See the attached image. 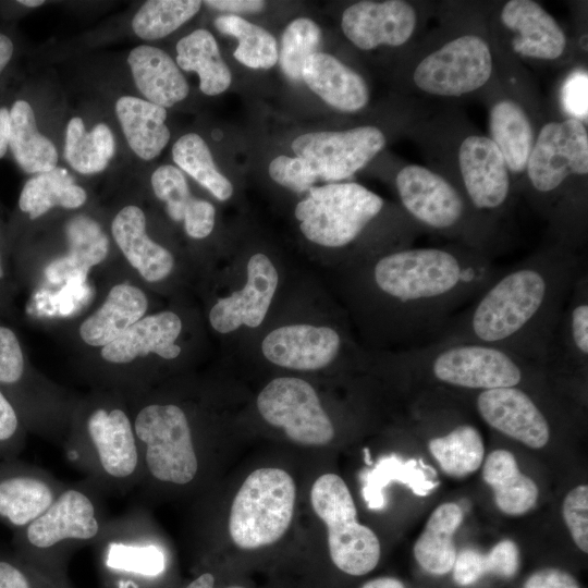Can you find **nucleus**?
I'll list each match as a JSON object with an SVG mask.
<instances>
[{"mask_svg":"<svg viewBox=\"0 0 588 588\" xmlns=\"http://www.w3.org/2000/svg\"><path fill=\"white\" fill-rule=\"evenodd\" d=\"M585 269L579 252L550 242L503 268L437 342L480 343L544 368L561 314Z\"/></svg>","mask_w":588,"mask_h":588,"instance_id":"obj_1","label":"nucleus"},{"mask_svg":"<svg viewBox=\"0 0 588 588\" xmlns=\"http://www.w3.org/2000/svg\"><path fill=\"white\" fill-rule=\"evenodd\" d=\"M503 268L460 244L396 247L371 264L370 287L405 350L437 342Z\"/></svg>","mask_w":588,"mask_h":588,"instance_id":"obj_2","label":"nucleus"},{"mask_svg":"<svg viewBox=\"0 0 588 588\" xmlns=\"http://www.w3.org/2000/svg\"><path fill=\"white\" fill-rule=\"evenodd\" d=\"M491 3L437 5L440 25L425 33L406 56L403 76L418 100L453 105L480 98L497 76L488 15Z\"/></svg>","mask_w":588,"mask_h":588,"instance_id":"obj_3","label":"nucleus"},{"mask_svg":"<svg viewBox=\"0 0 588 588\" xmlns=\"http://www.w3.org/2000/svg\"><path fill=\"white\" fill-rule=\"evenodd\" d=\"M409 134L429 168L444 175L488 223L503 231L517 193L502 154L453 105L426 111L417 105Z\"/></svg>","mask_w":588,"mask_h":588,"instance_id":"obj_4","label":"nucleus"},{"mask_svg":"<svg viewBox=\"0 0 588 588\" xmlns=\"http://www.w3.org/2000/svg\"><path fill=\"white\" fill-rule=\"evenodd\" d=\"M554 243L581 252L588 228V128L549 112L529 156L520 191Z\"/></svg>","mask_w":588,"mask_h":588,"instance_id":"obj_5","label":"nucleus"},{"mask_svg":"<svg viewBox=\"0 0 588 588\" xmlns=\"http://www.w3.org/2000/svg\"><path fill=\"white\" fill-rule=\"evenodd\" d=\"M394 185L406 216L431 232L494 259L504 233L481 218L440 172L418 163L401 167Z\"/></svg>","mask_w":588,"mask_h":588,"instance_id":"obj_6","label":"nucleus"},{"mask_svg":"<svg viewBox=\"0 0 588 588\" xmlns=\"http://www.w3.org/2000/svg\"><path fill=\"white\" fill-rule=\"evenodd\" d=\"M397 364L416 377L467 391L517 387L544 368L507 351L466 342H436L405 350Z\"/></svg>","mask_w":588,"mask_h":588,"instance_id":"obj_7","label":"nucleus"},{"mask_svg":"<svg viewBox=\"0 0 588 588\" xmlns=\"http://www.w3.org/2000/svg\"><path fill=\"white\" fill-rule=\"evenodd\" d=\"M65 443L66 458L101 495H121L138 487L139 450L133 420L124 408H91Z\"/></svg>","mask_w":588,"mask_h":588,"instance_id":"obj_8","label":"nucleus"},{"mask_svg":"<svg viewBox=\"0 0 588 588\" xmlns=\"http://www.w3.org/2000/svg\"><path fill=\"white\" fill-rule=\"evenodd\" d=\"M100 495L85 480L65 485L50 506L24 527L26 562L69 580V560L79 548L94 544L107 522Z\"/></svg>","mask_w":588,"mask_h":588,"instance_id":"obj_9","label":"nucleus"},{"mask_svg":"<svg viewBox=\"0 0 588 588\" xmlns=\"http://www.w3.org/2000/svg\"><path fill=\"white\" fill-rule=\"evenodd\" d=\"M132 420L140 456L138 487L143 492L192 487L198 480L201 460L185 411L174 403H148Z\"/></svg>","mask_w":588,"mask_h":588,"instance_id":"obj_10","label":"nucleus"},{"mask_svg":"<svg viewBox=\"0 0 588 588\" xmlns=\"http://www.w3.org/2000/svg\"><path fill=\"white\" fill-rule=\"evenodd\" d=\"M145 513L135 506L107 519L94 543L101 588H156L166 576L169 558Z\"/></svg>","mask_w":588,"mask_h":588,"instance_id":"obj_11","label":"nucleus"},{"mask_svg":"<svg viewBox=\"0 0 588 588\" xmlns=\"http://www.w3.org/2000/svg\"><path fill=\"white\" fill-rule=\"evenodd\" d=\"M296 485L279 467H261L243 481L228 516L230 540L252 551L278 542L289 530L295 511Z\"/></svg>","mask_w":588,"mask_h":588,"instance_id":"obj_12","label":"nucleus"},{"mask_svg":"<svg viewBox=\"0 0 588 588\" xmlns=\"http://www.w3.org/2000/svg\"><path fill=\"white\" fill-rule=\"evenodd\" d=\"M488 25L492 40L522 64L566 66L581 61L575 40L537 1L490 4Z\"/></svg>","mask_w":588,"mask_h":588,"instance_id":"obj_13","label":"nucleus"},{"mask_svg":"<svg viewBox=\"0 0 588 588\" xmlns=\"http://www.w3.org/2000/svg\"><path fill=\"white\" fill-rule=\"evenodd\" d=\"M308 192L294 215L304 236L323 247L353 244L385 207L381 196L355 182L331 183Z\"/></svg>","mask_w":588,"mask_h":588,"instance_id":"obj_14","label":"nucleus"},{"mask_svg":"<svg viewBox=\"0 0 588 588\" xmlns=\"http://www.w3.org/2000/svg\"><path fill=\"white\" fill-rule=\"evenodd\" d=\"M309 499L314 513L326 526L332 563L352 576L371 572L380 560V542L373 530L358 523L345 481L336 474H323L314 481Z\"/></svg>","mask_w":588,"mask_h":588,"instance_id":"obj_15","label":"nucleus"},{"mask_svg":"<svg viewBox=\"0 0 588 588\" xmlns=\"http://www.w3.org/2000/svg\"><path fill=\"white\" fill-rule=\"evenodd\" d=\"M437 5L425 1H357L341 16L344 36L358 49L380 47L408 50L424 34Z\"/></svg>","mask_w":588,"mask_h":588,"instance_id":"obj_16","label":"nucleus"},{"mask_svg":"<svg viewBox=\"0 0 588 588\" xmlns=\"http://www.w3.org/2000/svg\"><path fill=\"white\" fill-rule=\"evenodd\" d=\"M257 409L269 425L280 428L294 443L323 446L335 429L314 387L296 377L268 382L257 396Z\"/></svg>","mask_w":588,"mask_h":588,"instance_id":"obj_17","label":"nucleus"},{"mask_svg":"<svg viewBox=\"0 0 588 588\" xmlns=\"http://www.w3.org/2000/svg\"><path fill=\"white\" fill-rule=\"evenodd\" d=\"M385 145L387 136L380 127L359 125L299 135L293 140L292 149L309 164L319 181L338 182L365 168Z\"/></svg>","mask_w":588,"mask_h":588,"instance_id":"obj_18","label":"nucleus"},{"mask_svg":"<svg viewBox=\"0 0 588 588\" xmlns=\"http://www.w3.org/2000/svg\"><path fill=\"white\" fill-rule=\"evenodd\" d=\"M488 110L489 137L499 148L520 195L526 166L543 121L498 78L481 94Z\"/></svg>","mask_w":588,"mask_h":588,"instance_id":"obj_19","label":"nucleus"},{"mask_svg":"<svg viewBox=\"0 0 588 588\" xmlns=\"http://www.w3.org/2000/svg\"><path fill=\"white\" fill-rule=\"evenodd\" d=\"M476 408L491 428L531 449H541L550 440L549 419L523 385L479 391Z\"/></svg>","mask_w":588,"mask_h":588,"instance_id":"obj_20","label":"nucleus"},{"mask_svg":"<svg viewBox=\"0 0 588 588\" xmlns=\"http://www.w3.org/2000/svg\"><path fill=\"white\" fill-rule=\"evenodd\" d=\"M341 348L342 339L335 329L303 323L277 328L261 343V352L270 363L301 371L329 366Z\"/></svg>","mask_w":588,"mask_h":588,"instance_id":"obj_21","label":"nucleus"},{"mask_svg":"<svg viewBox=\"0 0 588 588\" xmlns=\"http://www.w3.org/2000/svg\"><path fill=\"white\" fill-rule=\"evenodd\" d=\"M278 272L264 254L253 255L247 262V281L241 291L220 298L209 313L211 327L220 333L242 326L256 328L264 321L275 290Z\"/></svg>","mask_w":588,"mask_h":588,"instance_id":"obj_22","label":"nucleus"},{"mask_svg":"<svg viewBox=\"0 0 588 588\" xmlns=\"http://www.w3.org/2000/svg\"><path fill=\"white\" fill-rule=\"evenodd\" d=\"M588 365V273L575 281L561 314L544 364V370L586 372Z\"/></svg>","mask_w":588,"mask_h":588,"instance_id":"obj_23","label":"nucleus"},{"mask_svg":"<svg viewBox=\"0 0 588 588\" xmlns=\"http://www.w3.org/2000/svg\"><path fill=\"white\" fill-rule=\"evenodd\" d=\"M182 331L180 317L161 311L140 318L120 336L102 346L101 357L112 364H127L155 353L164 359H174L181 353L175 344Z\"/></svg>","mask_w":588,"mask_h":588,"instance_id":"obj_24","label":"nucleus"},{"mask_svg":"<svg viewBox=\"0 0 588 588\" xmlns=\"http://www.w3.org/2000/svg\"><path fill=\"white\" fill-rule=\"evenodd\" d=\"M302 78L324 102L342 112L360 111L370 99L365 78L326 52L318 51L305 60Z\"/></svg>","mask_w":588,"mask_h":588,"instance_id":"obj_25","label":"nucleus"},{"mask_svg":"<svg viewBox=\"0 0 588 588\" xmlns=\"http://www.w3.org/2000/svg\"><path fill=\"white\" fill-rule=\"evenodd\" d=\"M111 232L127 261L146 281L158 282L172 272L173 255L148 236L145 213L139 207L122 208L112 221Z\"/></svg>","mask_w":588,"mask_h":588,"instance_id":"obj_26","label":"nucleus"},{"mask_svg":"<svg viewBox=\"0 0 588 588\" xmlns=\"http://www.w3.org/2000/svg\"><path fill=\"white\" fill-rule=\"evenodd\" d=\"M137 89L147 101L170 108L185 99L189 87L177 64L163 50L142 45L127 57Z\"/></svg>","mask_w":588,"mask_h":588,"instance_id":"obj_27","label":"nucleus"},{"mask_svg":"<svg viewBox=\"0 0 588 588\" xmlns=\"http://www.w3.org/2000/svg\"><path fill=\"white\" fill-rule=\"evenodd\" d=\"M65 485L50 473L35 470L0 479V517L24 528L41 515Z\"/></svg>","mask_w":588,"mask_h":588,"instance_id":"obj_28","label":"nucleus"},{"mask_svg":"<svg viewBox=\"0 0 588 588\" xmlns=\"http://www.w3.org/2000/svg\"><path fill=\"white\" fill-rule=\"evenodd\" d=\"M148 307L145 293L131 284L114 285L101 307L79 328L82 340L88 345L105 346L143 318Z\"/></svg>","mask_w":588,"mask_h":588,"instance_id":"obj_29","label":"nucleus"},{"mask_svg":"<svg viewBox=\"0 0 588 588\" xmlns=\"http://www.w3.org/2000/svg\"><path fill=\"white\" fill-rule=\"evenodd\" d=\"M68 254L53 260L46 269V278L53 283L85 280L91 267L108 255L109 240L98 222L86 216L72 218L65 228Z\"/></svg>","mask_w":588,"mask_h":588,"instance_id":"obj_30","label":"nucleus"},{"mask_svg":"<svg viewBox=\"0 0 588 588\" xmlns=\"http://www.w3.org/2000/svg\"><path fill=\"white\" fill-rule=\"evenodd\" d=\"M115 113L136 156L152 160L160 155L170 139L164 108L137 97L123 96L115 102Z\"/></svg>","mask_w":588,"mask_h":588,"instance_id":"obj_31","label":"nucleus"},{"mask_svg":"<svg viewBox=\"0 0 588 588\" xmlns=\"http://www.w3.org/2000/svg\"><path fill=\"white\" fill-rule=\"evenodd\" d=\"M482 477L494 492L499 510L507 515H522L536 503V482L519 471L516 458L506 450L491 452L483 465Z\"/></svg>","mask_w":588,"mask_h":588,"instance_id":"obj_32","label":"nucleus"},{"mask_svg":"<svg viewBox=\"0 0 588 588\" xmlns=\"http://www.w3.org/2000/svg\"><path fill=\"white\" fill-rule=\"evenodd\" d=\"M463 520L461 507L452 502L440 504L430 515L414 546L418 564L432 575L449 573L456 558L453 535Z\"/></svg>","mask_w":588,"mask_h":588,"instance_id":"obj_33","label":"nucleus"},{"mask_svg":"<svg viewBox=\"0 0 588 588\" xmlns=\"http://www.w3.org/2000/svg\"><path fill=\"white\" fill-rule=\"evenodd\" d=\"M176 64L183 71L198 74L199 88L205 95H219L231 85V71L207 29H195L177 41Z\"/></svg>","mask_w":588,"mask_h":588,"instance_id":"obj_34","label":"nucleus"},{"mask_svg":"<svg viewBox=\"0 0 588 588\" xmlns=\"http://www.w3.org/2000/svg\"><path fill=\"white\" fill-rule=\"evenodd\" d=\"M9 147L27 173H42L57 167L58 151L52 142L37 128L30 105L17 100L10 110Z\"/></svg>","mask_w":588,"mask_h":588,"instance_id":"obj_35","label":"nucleus"},{"mask_svg":"<svg viewBox=\"0 0 588 588\" xmlns=\"http://www.w3.org/2000/svg\"><path fill=\"white\" fill-rule=\"evenodd\" d=\"M87 194L74 182L63 168L38 173L29 179L19 198V208L30 220H35L53 207L74 209L83 206Z\"/></svg>","mask_w":588,"mask_h":588,"instance_id":"obj_36","label":"nucleus"},{"mask_svg":"<svg viewBox=\"0 0 588 588\" xmlns=\"http://www.w3.org/2000/svg\"><path fill=\"white\" fill-rule=\"evenodd\" d=\"M115 151L114 137L108 125L99 123L87 132L83 120L72 118L66 126L64 158L82 174L103 171Z\"/></svg>","mask_w":588,"mask_h":588,"instance_id":"obj_37","label":"nucleus"},{"mask_svg":"<svg viewBox=\"0 0 588 588\" xmlns=\"http://www.w3.org/2000/svg\"><path fill=\"white\" fill-rule=\"evenodd\" d=\"M428 448L442 471L455 478L476 471L485 455L482 438L469 424H460L446 434L432 438Z\"/></svg>","mask_w":588,"mask_h":588,"instance_id":"obj_38","label":"nucleus"},{"mask_svg":"<svg viewBox=\"0 0 588 588\" xmlns=\"http://www.w3.org/2000/svg\"><path fill=\"white\" fill-rule=\"evenodd\" d=\"M364 480L363 495L371 510H380L385 505L383 488L391 481L406 485L420 497L427 495L437 486L416 460L403 462L395 455L381 458L375 468L366 474Z\"/></svg>","mask_w":588,"mask_h":588,"instance_id":"obj_39","label":"nucleus"},{"mask_svg":"<svg viewBox=\"0 0 588 588\" xmlns=\"http://www.w3.org/2000/svg\"><path fill=\"white\" fill-rule=\"evenodd\" d=\"M176 166L189 174L217 199L228 200L233 194L232 183L217 169L206 142L196 133L181 136L172 147Z\"/></svg>","mask_w":588,"mask_h":588,"instance_id":"obj_40","label":"nucleus"},{"mask_svg":"<svg viewBox=\"0 0 588 588\" xmlns=\"http://www.w3.org/2000/svg\"><path fill=\"white\" fill-rule=\"evenodd\" d=\"M215 26L220 33L238 40L233 57L245 66L270 69L277 63L279 59L277 40L265 28L235 14L218 16Z\"/></svg>","mask_w":588,"mask_h":588,"instance_id":"obj_41","label":"nucleus"},{"mask_svg":"<svg viewBox=\"0 0 588 588\" xmlns=\"http://www.w3.org/2000/svg\"><path fill=\"white\" fill-rule=\"evenodd\" d=\"M201 3L197 0L146 1L132 20L133 32L145 40L163 38L191 20Z\"/></svg>","mask_w":588,"mask_h":588,"instance_id":"obj_42","label":"nucleus"},{"mask_svg":"<svg viewBox=\"0 0 588 588\" xmlns=\"http://www.w3.org/2000/svg\"><path fill=\"white\" fill-rule=\"evenodd\" d=\"M320 42L321 29L313 20L299 17L292 21L283 32L278 59L284 75L299 81L305 60L318 52Z\"/></svg>","mask_w":588,"mask_h":588,"instance_id":"obj_43","label":"nucleus"},{"mask_svg":"<svg viewBox=\"0 0 588 588\" xmlns=\"http://www.w3.org/2000/svg\"><path fill=\"white\" fill-rule=\"evenodd\" d=\"M559 118L572 119L588 125V70L586 61L568 65L561 76L555 90Z\"/></svg>","mask_w":588,"mask_h":588,"instance_id":"obj_44","label":"nucleus"},{"mask_svg":"<svg viewBox=\"0 0 588 588\" xmlns=\"http://www.w3.org/2000/svg\"><path fill=\"white\" fill-rule=\"evenodd\" d=\"M150 182L155 195L166 203L169 217L183 221L196 198L192 196L182 171L171 164L161 166L154 171Z\"/></svg>","mask_w":588,"mask_h":588,"instance_id":"obj_45","label":"nucleus"},{"mask_svg":"<svg viewBox=\"0 0 588 588\" xmlns=\"http://www.w3.org/2000/svg\"><path fill=\"white\" fill-rule=\"evenodd\" d=\"M0 588H73L70 580L54 578L28 562L0 559Z\"/></svg>","mask_w":588,"mask_h":588,"instance_id":"obj_46","label":"nucleus"},{"mask_svg":"<svg viewBox=\"0 0 588 588\" xmlns=\"http://www.w3.org/2000/svg\"><path fill=\"white\" fill-rule=\"evenodd\" d=\"M270 177L278 184L296 193H304L319 181L309 164L298 157L278 156L269 164Z\"/></svg>","mask_w":588,"mask_h":588,"instance_id":"obj_47","label":"nucleus"},{"mask_svg":"<svg viewBox=\"0 0 588 588\" xmlns=\"http://www.w3.org/2000/svg\"><path fill=\"white\" fill-rule=\"evenodd\" d=\"M563 517L576 546L588 552V487L572 489L563 502Z\"/></svg>","mask_w":588,"mask_h":588,"instance_id":"obj_48","label":"nucleus"},{"mask_svg":"<svg viewBox=\"0 0 588 588\" xmlns=\"http://www.w3.org/2000/svg\"><path fill=\"white\" fill-rule=\"evenodd\" d=\"M487 573L503 578L515 575L519 565V551L517 546L509 539L497 543L486 554Z\"/></svg>","mask_w":588,"mask_h":588,"instance_id":"obj_49","label":"nucleus"},{"mask_svg":"<svg viewBox=\"0 0 588 588\" xmlns=\"http://www.w3.org/2000/svg\"><path fill=\"white\" fill-rule=\"evenodd\" d=\"M453 579L458 586H469L487 573L486 554L475 549H464L456 554Z\"/></svg>","mask_w":588,"mask_h":588,"instance_id":"obj_50","label":"nucleus"},{"mask_svg":"<svg viewBox=\"0 0 588 588\" xmlns=\"http://www.w3.org/2000/svg\"><path fill=\"white\" fill-rule=\"evenodd\" d=\"M216 209L207 200L197 198L184 217V228L188 236L205 238L213 230Z\"/></svg>","mask_w":588,"mask_h":588,"instance_id":"obj_51","label":"nucleus"},{"mask_svg":"<svg viewBox=\"0 0 588 588\" xmlns=\"http://www.w3.org/2000/svg\"><path fill=\"white\" fill-rule=\"evenodd\" d=\"M524 588H579L575 578L558 568H543L531 576L524 584Z\"/></svg>","mask_w":588,"mask_h":588,"instance_id":"obj_52","label":"nucleus"},{"mask_svg":"<svg viewBox=\"0 0 588 588\" xmlns=\"http://www.w3.org/2000/svg\"><path fill=\"white\" fill-rule=\"evenodd\" d=\"M20 429L17 412L0 389V443H7L14 439Z\"/></svg>","mask_w":588,"mask_h":588,"instance_id":"obj_53","label":"nucleus"},{"mask_svg":"<svg viewBox=\"0 0 588 588\" xmlns=\"http://www.w3.org/2000/svg\"><path fill=\"white\" fill-rule=\"evenodd\" d=\"M205 4L230 13H258L264 10L265 1L259 0H208Z\"/></svg>","mask_w":588,"mask_h":588,"instance_id":"obj_54","label":"nucleus"},{"mask_svg":"<svg viewBox=\"0 0 588 588\" xmlns=\"http://www.w3.org/2000/svg\"><path fill=\"white\" fill-rule=\"evenodd\" d=\"M10 133V111L2 107L0 108V158H2L9 147Z\"/></svg>","mask_w":588,"mask_h":588,"instance_id":"obj_55","label":"nucleus"},{"mask_svg":"<svg viewBox=\"0 0 588 588\" xmlns=\"http://www.w3.org/2000/svg\"><path fill=\"white\" fill-rule=\"evenodd\" d=\"M12 40L0 33V73L7 66L13 54Z\"/></svg>","mask_w":588,"mask_h":588,"instance_id":"obj_56","label":"nucleus"},{"mask_svg":"<svg viewBox=\"0 0 588 588\" xmlns=\"http://www.w3.org/2000/svg\"><path fill=\"white\" fill-rule=\"evenodd\" d=\"M216 578L211 572H203L193 578L184 588H215Z\"/></svg>","mask_w":588,"mask_h":588,"instance_id":"obj_57","label":"nucleus"},{"mask_svg":"<svg viewBox=\"0 0 588 588\" xmlns=\"http://www.w3.org/2000/svg\"><path fill=\"white\" fill-rule=\"evenodd\" d=\"M362 588H404V585L393 577H379L367 581Z\"/></svg>","mask_w":588,"mask_h":588,"instance_id":"obj_58","label":"nucleus"},{"mask_svg":"<svg viewBox=\"0 0 588 588\" xmlns=\"http://www.w3.org/2000/svg\"><path fill=\"white\" fill-rule=\"evenodd\" d=\"M20 4L28 7V8H37L39 5H42L45 1L42 0H20L17 1Z\"/></svg>","mask_w":588,"mask_h":588,"instance_id":"obj_59","label":"nucleus"},{"mask_svg":"<svg viewBox=\"0 0 588 588\" xmlns=\"http://www.w3.org/2000/svg\"><path fill=\"white\" fill-rule=\"evenodd\" d=\"M7 278V269L4 266L3 255L0 246V285Z\"/></svg>","mask_w":588,"mask_h":588,"instance_id":"obj_60","label":"nucleus"},{"mask_svg":"<svg viewBox=\"0 0 588 588\" xmlns=\"http://www.w3.org/2000/svg\"><path fill=\"white\" fill-rule=\"evenodd\" d=\"M226 588H244L242 586H230V587H226Z\"/></svg>","mask_w":588,"mask_h":588,"instance_id":"obj_61","label":"nucleus"}]
</instances>
